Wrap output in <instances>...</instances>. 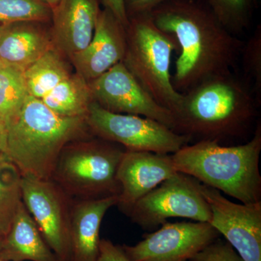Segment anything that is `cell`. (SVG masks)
<instances>
[{
	"instance_id": "cell-1",
	"label": "cell",
	"mask_w": 261,
	"mask_h": 261,
	"mask_svg": "<svg viewBox=\"0 0 261 261\" xmlns=\"http://www.w3.org/2000/svg\"><path fill=\"white\" fill-rule=\"evenodd\" d=\"M177 42L173 87L183 94L207 79L232 71L244 44L200 0H168L149 14Z\"/></svg>"
},
{
	"instance_id": "cell-2",
	"label": "cell",
	"mask_w": 261,
	"mask_h": 261,
	"mask_svg": "<svg viewBox=\"0 0 261 261\" xmlns=\"http://www.w3.org/2000/svg\"><path fill=\"white\" fill-rule=\"evenodd\" d=\"M259 106L243 77L233 71L216 75L183 93L173 114V130L186 136L190 144L213 141L225 145L253 134Z\"/></svg>"
},
{
	"instance_id": "cell-3",
	"label": "cell",
	"mask_w": 261,
	"mask_h": 261,
	"mask_svg": "<svg viewBox=\"0 0 261 261\" xmlns=\"http://www.w3.org/2000/svg\"><path fill=\"white\" fill-rule=\"evenodd\" d=\"M7 126L8 157L22 176L44 180L51 179L65 146L82 140L89 129L84 117L59 116L30 95Z\"/></svg>"
},
{
	"instance_id": "cell-4",
	"label": "cell",
	"mask_w": 261,
	"mask_h": 261,
	"mask_svg": "<svg viewBox=\"0 0 261 261\" xmlns=\"http://www.w3.org/2000/svg\"><path fill=\"white\" fill-rule=\"evenodd\" d=\"M261 125L251 138L236 145L200 141L184 146L171 154L178 172L196 178L241 203L261 202Z\"/></svg>"
},
{
	"instance_id": "cell-5",
	"label": "cell",
	"mask_w": 261,
	"mask_h": 261,
	"mask_svg": "<svg viewBox=\"0 0 261 261\" xmlns=\"http://www.w3.org/2000/svg\"><path fill=\"white\" fill-rule=\"evenodd\" d=\"M99 139L70 142L60 154L51 179L71 198H106L121 193L117 171L126 149Z\"/></svg>"
},
{
	"instance_id": "cell-6",
	"label": "cell",
	"mask_w": 261,
	"mask_h": 261,
	"mask_svg": "<svg viewBox=\"0 0 261 261\" xmlns=\"http://www.w3.org/2000/svg\"><path fill=\"white\" fill-rule=\"evenodd\" d=\"M176 39L158 28L148 15L130 18L126 28V49L122 63L137 82L172 115L183 98L173 87L171 58Z\"/></svg>"
},
{
	"instance_id": "cell-7",
	"label": "cell",
	"mask_w": 261,
	"mask_h": 261,
	"mask_svg": "<svg viewBox=\"0 0 261 261\" xmlns=\"http://www.w3.org/2000/svg\"><path fill=\"white\" fill-rule=\"evenodd\" d=\"M86 120L94 135L118 144L126 150L172 154L190 144L186 136L176 133L159 121L111 112L94 101L89 106Z\"/></svg>"
},
{
	"instance_id": "cell-8",
	"label": "cell",
	"mask_w": 261,
	"mask_h": 261,
	"mask_svg": "<svg viewBox=\"0 0 261 261\" xmlns=\"http://www.w3.org/2000/svg\"><path fill=\"white\" fill-rule=\"evenodd\" d=\"M200 182L177 172L136 202L127 216L146 231H152L171 218L209 223L211 209L200 190Z\"/></svg>"
},
{
	"instance_id": "cell-9",
	"label": "cell",
	"mask_w": 261,
	"mask_h": 261,
	"mask_svg": "<svg viewBox=\"0 0 261 261\" xmlns=\"http://www.w3.org/2000/svg\"><path fill=\"white\" fill-rule=\"evenodd\" d=\"M22 200L58 261H71L73 198L51 179L22 176Z\"/></svg>"
},
{
	"instance_id": "cell-10",
	"label": "cell",
	"mask_w": 261,
	"mask_h": 261,
	"mask_svg": "<svg viewBox=\"0 0 261 261\" xmlns=\"http://www.w3.org/2000/svg\"><path fill=\"white\" fill-rule=\"evenodd\" d=\"M221 234L209 223L166 221L135 245H121L132 261H190Z\"/></svg>"
},
{
	"instance_id": "cell-11",
	"label": "cell",
	"mask_w": 261,
	"mask_h": 261,
	"mask_svg": "<svg viewBox=\"0 0 261 261\" xmlns=\"http://www.w3.org/2000/svg\"><path fill=\"white\" fill-rule=\"evenodd\" d=\"M200 190L210 207L209 224L244 261H261V202L235 203L201 183Z\"/></svg>"
},
{
	"instance_id": "cell-12",
	"label": "cell",
	"mask_w": 261,
	"mask_h": 261,
	"mask_svg": "<svg viewBox=\"0 0 261 261\" xmlns=\"http://www.w3.org/2000/svg\"><path fill=\"white\" fill-rule=\"evenodd\" d=\"M94 102L111 112L151 118L173 130L174 119L137 82L122 62L89 82Z\"/></svg>"
},
{
	"instance_id": "cell-13",
	"label": "cell",
	"mask_w": 261,
	"mask_h": 261,
	"mask_svg": "<svg viewBox=\"0 0 261 261\" xmlns=\"http://www.w3.org/2000/svg\"><path fill=\"white\" fill-rule=\"evenodd\" d=\"M177 172L171 154L125 150L117 171L116 206L127 216L137 201Z\"/></svg>"
},
{
	"instance_id": "cell-14",
	"label": "cell",
	"mask_w": 261,
	"mask_h": 261,
	"mask_svg": "<svg viewBox=\"0 0 261 261\" xmlns=\"http://www.w3.org/2000/svg\"><path fill=\"white\" fill-rule=\"evenodd\" d=\"M126 49V27L105 8L99 12L88 46L70 59L76 73L91 82L121 63Z\"/></svg>"
},
{
	"instance_id": "cell-15",
	"label": "cell",
	"mask_w": 261,
	"mask_h": 261,
	"mask_svg": "<svg viewBox=\"0 0 261 261\" xmlns=\"http://www.w3.org/2000/svg\"><path fill=\"white\" fill-rule=\"evenodd\" d=\"M100 10L99 0H61L51 10V35L57 50L70 58L85 49Z\"/></svg>"
},
{
	"instance_id": "cell-16",
	"label": "cell",
	"mask_w": 261,
	"mask_h": 261,
	"mask_svg": "<svg viewBox=\"0 0 261 261\" xmlns=\"http://www.w3.org/2000/svg\"><path fill=\"white\" fill-rule=\"evenodd\" d=\"M36 21L0 24V60L5 64L27 69L54 47L51 30Z\"/></svg>"
},
{
	"instance_id": "cell-17",
	"label": "cell",
	"mask_w": 261,
	"mask_h": 261,
	"mask_svg": "<svg viewBox=\"0 0 261 261\" xmlns=\"http://www.w3.org/2000/svg\"><path fill=\"white\" fill-rule=\"evenodd\" d=\"M118 200V196H113L73 201L70 213L71 261H97L103 218Z\"/></svg>"
},
{
	"instance_id": "cell-18",
	"label": "cell",
	"mask_w": 261,
	"mask_h": 261,
	"mask_svg": "<svg viewBox=\"0 0 261 261\" xmlns=\"http://www.w3.org/2000/svg\"><path fill=\"white\" fill-rule=\"evenodd\" d=\"M0 259L7 261H58L23 202L0 243Z\"/></svg>"
},
{
	"instance_id": "cell-19",
	"label": "cell",
	"mask_w": 261,
	"mask_h": 261,
	"mask_svg": "<svg viewBox=\"0 0 261 261\" xmlns=\"http://www.w3.org/2000/svg\"><path fill=\"white\" fill-rule=\"evenodd\" d=\"M41 100L56 114L68 118H86L94 101L89 82L77 73H71Z\"/></svg>"
},
{
	"instance_id": "cell-20",
	"label": "cell",
	"mask_w": 261,
	"mask_h": 261,
	"mask_svg": "<svg viewBox=\"0 0 261 261\" xmlns=\"http://www.w3.org/2000/svg\"><path fill=\"white\" fill-rule=\"evenodd\" d=\"M61 54L53 48L23 70L29 95L42 99L71 74Z\"/></svg>"
},
{
	"instance_id": "cell-21",
	"label": "cell",
	"mask_w": 261,
	"mask_h": 261,
	"mask_svg": "<svg viewBox=\"0 0 261 261\" xmlns=\"http://www.w3.org/2000/svg\"><path fill=\"white\" fill-rule=\"evenodd\" d=\"M22 176L6 154H0V235L5 236L22 200Z\"/></svg>"
},
{
	"instance_id": "cell-22",
	"label": "cell",
	"mask_w": 261,
	"mask_h": 261,
	"mask_svg": "<svg viewBox=\"0 0 261 261\" xmlns=\"http://www.w3.org/2000/svg\"><path fill=\"white\" fill-rule=\"evenodd\" d=\"M28 96L23 70L4 63L0 68V118L10 121Z\"/></svg>"
},
{
	"instance_id": "cell-23",
	"label": "cell",
	"mask_w": 261,
	"mask_h": 261,
	"mask_svg": "<svg viewBox=\"0 0 261 261\" xmlns=\"http://www.w3.org/2000/svg\"><path fill=\"white\" fill-rule=\"evenodd\" d=\"M214 13L221 24L233 34L248 28L255 0H200Z\"/></svg>"
},
{
	"instance_id": "cell-24",
	"label": "cell",
	"mask_w": 261,
	"mask_h": 261,
	"mask_svg": "<svg viewBox=\"0 0 261 261\" xmlns=\"http://www.w3.org/2000/svg\"><path fill=\"white\" fill-rule=\"evenodd\" d=\"M53 12L42 0H0V24L20 21L49 23Z\"/></svg>"
},
{
	"instance_id": "cell-25",
	"label": "cell",
	"mask_w": 261,
	"mask_h": 261,
	"mask_svg": "<svg viewBox=\"0 0 261 261\" xmlns=\"http://www.w3.org/2000/svg\"><path fill=\"white\" fill-rule=\"evenodd\" d=\"M244 71L243 78L251 88L257 102L261 103V28L244 43L240 57Z\"/></svg>"
},
{
	"instance_id": "cell-26",
	"label": "cell",
	"mask_w": 261,
	"mask_h": 261,
	"mask_svg": "<svg viewBox=\"0 0 261 261\" xmlns=\"http://www.w3.org/2000/svg\"><path fill=\"white\" fill-rule=\"evenodd\" d=\"M190 261H244L227 242L218 239Z\"/></svg>"
},
{
	"instance_id": "cell-27",
	"label": "cell",
	"mask_w": 261,
	"mask_h": 261,
	"mask_svg": "<svg viewBox=\"0 0 261 261\" xmlns=\"http://www.w3.org/2000/svg\"><path fill=\"white\" fill-rule=\"evenodd\" d=\"M168 0H124L128 20L142 15H148L159 5Z\"/></svg>"
},
{
	"instance_id": "cell-28",
	"label": "cell",
	"mask_w": 261,
	"mask_h": 261,
	"mask_svg": "<svg viewBox=\"0 0 261 261\" xmlns=\"http://www.w3.org/2000/svg\"><path fill=\"white\" fill-rule=\"evenodd\" d=\"M97 261H132L127 257L121 245H115L110 240H100Z\"/></svg>"
},
{
	"instance_id": "cell-29",
	"label": "cell",
	"mask_w": 261,
	"mask_h": 261,
	"mask_svg": "<svg viewBox=\"0 0 261 261\" xmlns=\"http://www.w3.org/2000/svg\"><path fill=\"white\" fill-rule=\"evenodd\" d=\"M105 8L109 10L126 28L129 23L125 8L124 0H102Z\"/></svg>"
},
{
	"instance_id": "cell-30",
	"label": "cell",
	"mask_w": 261,
	"mask_h": 261,
	"mask_svg": "<svg viewBox=\"0 0 261 261\" xmlns=\"http://www.w3.org/2000/svg\"><path fill=\"white\" fill-rule=\"evenodd\" d=\"M8 146V126L6 122L0 118V154H6Z\"/></svg>"
},
{
	"instance_id": "cell-31",
	"label": "cell",
	"mask_w": 261,
	"mask_h": 261,
	"mask_svg": "<svg viewBox=\"0 0 261 261\" xmlns=\"http://www.w3.org/2000/svg\"><path fill=\"white\" fill-rule=\"evenodd\" d=\"M42 1L45 3L47 5H49L51 9L53 10V8H56L57 5L59 4L61 0H42Z\"/></svg>"
},
{
	"instance_id": "cell-32",
	"label": "cell",
	"mask_w": 261,
	"mask_h": 261,
	"mask_svg": "<svg viewBox=\"0 0 261 261\" xmlns=\"http://www.w3.org/2000/svg\"><path fill=\"white\" fill-rule=\"evenodd\" d=\"M3 64H4V63H3V62H2L1 60H0V68H1L2 66H3Z\"/></svg>"
},
{
	"instance_id": "cell-33",
	"label": "cell",
	"mask_w": 261,
	"mask_h": 261,
	"mask_svg": "<svg viewBox=\"0 0 261 261\" xmlns=\"http://www.w3.org/2000/svg\"><path fill=\"white\" fill-rule=\"evenodd\" d=\"M1 240H2V236H1V235H0V243H1Z\"/></svg>"
},
{
	"instance_id": "cell-34",
	"label": "cell",
	"mask_w": 261,
	"mask_h": 261,
	"mask_svg": "<svg viewBox=\"0 0 261 261\" xmlns=\"http://www.w3.org/2000/svg\"><path fill=\"white\" fill-rule=\"evenodd\" d=\"M0 261H7V260H2V259H0Z\"/></svg>"
}]
</instances>
